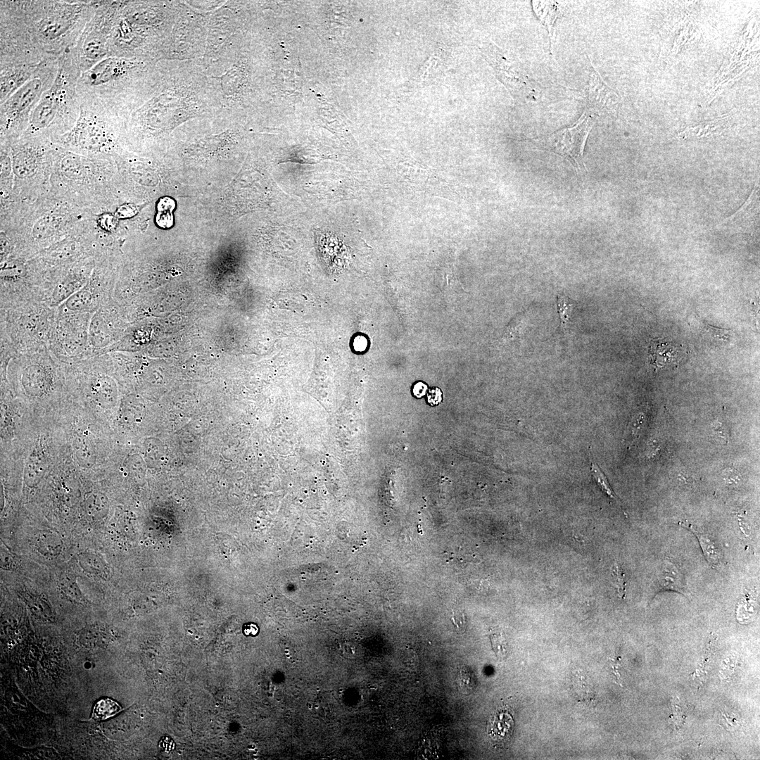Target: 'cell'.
<instances>
[{
    "mask_svg": "<svg viewBox=\"0 0 760 760\" xmlns=\"http://www.w3.org/2000/svg\"><path fill=\"white\" fill-rule=\"evenodd\" d=\"M103 105L119 129L144 133L217 120L220 110L201 62L194 61H158L140 82Z\"/></svg>",
    "mask_w": 760,
    "mask_h": 760,
    "instance_id": "cell-1",
    "label": "cell"
},
{
    "mask_svg": "<svg viewBox=\"0 0 760 760\" xmlns=\"http://www.w3.org/2000/svg\"><path fill=\"white\" fill-rule=\"evenodd\" d=\"M182 7L177 1H115L109 56L163 60Z\"/></svg>",
    "mask_w": 760,
    "mask_h": 760,
    "instance_id": "cell-2",
    "label": "cell"
},
{
    "mask_svg": "<svg viewBox=\"0 0 760 760\" xmlns=\"http://www.w3.org/2000/svg\"><path fill=\"white\" fill-rule=\"evenodd\" d=\"M96 1H1L46 58L74 47L92 17Z\"/></svg>",
    "mask_w": 760,
    "mask_h": 760,
    "instance_id": "cell-3",
    "label": "cell"
},
{
    "mask_svg": "<svg viewBox=\"0 0 760 760\" xmlns=\"http://www.w3.org/2000/svg\"><path fill=\"white\" fill-rule=\"evenodd\" d=\"M2 374L3 384L25 401L48 405L69 398L63 363L49 346L17 353Z\"/></svg>",
    "mask_w": 760,
    "mask_h": 760,
    "instance_id": "cell-4",
    "label": "cell"
},
{
    "mask_svg": "<svg viewBox=\"0 0 760 760\" xmlns=\"http://www.w3.org/2000/svg\"><path fill=\"white\" fill-rule=\"evenodd\" d=\"M81 73L73 47L68 49L58 58L53 84L43 94L30 115L27 135L66 129L75 124L80 110L77 85Z\"/></svg>",
    "mask_w": 760,
    "mask_h": 760,
    "instance_id": "cell-5",
    "label": "cell"
},
{
    "mask_svg": "<svg viewBox=\"0 0 760 760\" xmlns=\"http://www.w3.org/2000/svg\"><path fill=\"white\" fill-rule=\"evenodd\" d=\"M63 365L70 399L96 413L110 416L117 403L118 388L108 353Z\"/></svg>",
    "mask_w": 760,
    "mask_h": 760,
    "instance_id": "cell-6",
    "label": "cell"
},
{
    "mask_svg": "<svg viewBox=\"0 0 760 760\" xmlns=\"http://www.w3.org/2000/svg\"><path fill=\"white\" fill-rule=\"evenodd\" d=\"M157 62L138 58L107 57L81 73L77 94L108 103L140 82Z\"/></svg>",
    "mask_w": 760,
    "mask_h": 760,
    "instance_id": "cell-7",
    "label": "cell"
},
{
    "mask_svg": "<svg viewBox=\"0 0 760 760\" xmlns=\"http://www.w3.org/2000/svg\"><path fill=\"white\" fill-rule=\"evenodd\" d=\"M57 308L30 300L1 308V339L17 353L49 346Z\"/></svg>",
    "mask_w": 760,
    "mask_h": 760,
    "instance_id": "cell-8",
    "label": "cell"
},
{
    "mask_svg": "<svg viewBox=\"0 0 760 760\" xmlns=\"http://www.w3.org/2000/svg\"><path fill=\"white\" fill-rule=\"evenodd\" d=\"M58 66V58L44 61L34 75L1 103V132L8 134L27 127L33 110L55 80Z\"/></svg>",
    "mask_w": 760,
    "mask_h": 760,
    "instance_id": "cell-9",
    "label": "cell"
},
{
    "mask_svg": "<svg viewBox=\"0 0 760 760\" xmlns=\"http://www.w3.org/2000/svg\"><path fill=\"white\" fill-rule=\"evenodd\" d=\"M80 97L79 117L63 142L84 151L110 150L113 134L119 129L115 117L100 101Z\"/></svg>",
    "mask_w": 760,
    "mask_h": 760,
    "instance_id": "cell-10",
    "label": "cell"
},
{
    "mask_svg": "<svg viewBox=\"0 0 760 760\" xmlns=\"http://www.w3.org/2000/svg\"><path fill=\"white\" fill-rule=\"evenodd\" d=\"M208 13L184 2L163 60L201 61L203 59L206 48Z\"/></svg>",
    "mask_w": 760,
    "mask_h": 760,
    "instance_id": "cell-11",
    "label": "cell"
},
{
    "mask_svg": "<svg viewBox=\"0 0 760 760\" xmlns=\"http://www.w3.org/2000/svg\"><path fill=\"white\" fill-rule=\"evenodd\" d=\"M91 315L57 308L49 347L61 362L69 363L94 355L89 341Z\"/></svg>",
    "mask_w": 760,
    "mask_h": 760,
    "instance_id": "cell-12",
    "label": "cell"
},
{
    "mask_svg": "<svg viewBox=\"0 0 760 760\" xmlns=\"http://www.w3.org/2000/svg\"><path fill=\"white\" fill-rule=\"evenodd\" d=\"M593 124V117L584 111L573 126L531 140L530 144L538 148L555 153L582 170L585 168L583 158L584 147Z\"/></svg>",
    "mask_w": 760,
    "mask_h": 760,
    "instance_id": "cell-13",
    "label": "cell"
},
{
    "mask_svg": "<svg viewBox=\"0 0 760 760\" xmlns=\"http://www.w3.org/2000/svg\"><path fill=\"white\" fill-rule=\"evenodd\" d=\"M122 319L117 301L113 298L92 314L89 327V341L94 355L106 353L118 342Z\"/></svg>",
    "mask_w": 760,
    "mask_h": 760,
    "instance_id": "cell-14",
    "label": "cell"
},
{
    "mask_svg": "<svg viewBox=\"0 0 760 760\" xmlns=\"http://www.w3.org/2000/svg\"><path fill=\"white\" fill-rule=\"evenodd\" d=\"M113 294L110 276L107 273H100L87 281L80 290L58 308L71 312L93 314L114 298Z\"/></svg>",
    "mask_w": 760,
    "mask_h": 760,
    "instance_id": "cell-15",
    "label": "cell"
},
{
    "mask_svg": "<svg viewBox=\"0 0 760 760\" xmlns=\"http://www.w3.org/2000/svg\"><path fill=\"white\" fill-rule=\"evenodd\" d=\"M483 52L495 70L498 77L513 96L537 98L541 87L526 75L514 62L505 58L495 46L490 45L483 49Z\"/></svg>",
    "mask_w": 760,
    "mask_h": 760,
    "instance_id": "cell-16",
    "label": "cell"
},
{
    "mask_svg": "<svg viewBox=\"0 0 760 760\" xmlns=\"http://www.w3.org/2000/svg\"><path fill=\"white\" fill-rule=\"evenodd\" d=\"M40 64L0 66V103L26 83L36 72Z\"/></svg>",
    "mask_w": 760,
    "mask_h": 760,
    "instance_id": "cell-17",
    "label": "cell"
},
{
    "mask_svg": "<svg viewBox=\"0 0 760 760\" xmlns=\"http://www.w3.org/2000/svg\"><path fill=\"white\" fill-rule=\"evenodd\" d=\"M648 353L650 364L656 369L667 366H677L686 353L682 345L666 341L665 338H652L649 343Z\"/></svg>",
    "mask_w": 760,
    "mask_h": 760,
    "instance_id": "cell-18",
    "label": "cell"
},
{
    "mask_svg": "<svg viewBox=\"0 0 760 760\" xmlns=\"http://www.w3.org/2000/svg\"><path fill=\"white\" fill-rule=\"evenodd\" d=\"M616 94L602 82L595 70L592 71L588 88L587 113L612 110L616 103Z\"/></svg>",
    "mask_w": 760,
    "mask_h": 760,
    "instance_id": "cell-19",
    "label": "cell"
},
{
    "mask_svg": "<svg viewBox=\"0 0 760 760\" xmlns=\"http://www.w3.org/2000/svg\"><path fill=\"white\" fill-rule=\"evenodd\" d=\"M43 448L37 445L25 460L24 481L28 488L38 485L44 477L48 467V458Z\"/></svg>",
    "mask_w": 760,
    "mask_h": 760,
    "instance_id": "cell-20",
    "label": "cell"
},
{
    "mask_svg": "<svg viewBox=\"0 0 760 760\" xmlns=\"http://www.w3.org/2000/svg\"><path fill=\"white\" fill-rule=\"evenodd\" d=\"M659 590H672L686 595L685 577L680 569L669 559H664L657 574Z\"/></svg>",
    "mask_w": 760,
    "mask_h": 760,
    "instance_id": "cell-21",
    "label": "cell"
},
{
    "mask_svg": "<svg viewBox=\"0 0 760 760\" xmlns=\"http://www.w3.org/2000/svg\"><path fill=\"white\" fill-rule=\"evenodd\" d=\"M533 10L540 20L547 25L552 53L555 41V23L559 15L556 2L532 1Z\"/></svg>",
    "mask_w": 760,
    "mask_h": 760,
    "instance_id": "cell-22",
    "label": "cell"
},
{
    "mask_svg": "<svg viewBox=\"0 0 760 760\" xmlns=\"http://www.w3.org/2000/svg\"><path fill=\"white\" fill-rule=\"evenodd\" d=\"M77 557L78 564L87 574L103 579L109 575L108 565L98 555L82 552L78 554Z\"/></svg>",
    "mask_w": 760,
    "mask_h": 760,
    "instance_id": "cell-23",
    "label": "cell"
},
{
    "mask_svg": "<svg viewBox=\"0 0 760 760\" xmlns=\"http://www.w3.org/2000/svg\"><path fill=\"white\" fill-rule=\"evenodd\" d=\"M680 524L683 527H685L690 530L696 536L700 544L703 554L707 562L713 567L718 566L721 562L722 554L719 547H718V545L714 540L713 538L707 533H703L697 531L690 524H685L682 523H680Z\"/></svg>",
    "mask_w": 760,
    "mask_h": 760,
    "instance_id": "cell-24",
    "label": "cell"
},
{
    "mask_svg": "<svg viewBox=\"0 0 760 760\" xmlns=\"http://www.w3.org/2000/svg\"><path fill=\"white\" fill-rule=\"evenodd\" d=\"M38 155L36 147H19L13 156V167L16 173L20 176L21 174L27 175L32 172L37 166Z\"/></svg>",
    "mask_w": 760,
    "mask_h": 760,
    "instance_id": "cell-25",
    "label": "cell"
},
{
    "mask_svg": "<svg viewBox=\"0 0 760 760\" xmlns=\"http://www.w3.org/2000/svg\"><path fill=\"white\" fill-rule=\"evenodd\" d=\"M37 550L46 557H55L62 551L63 541L59 536L48 531L39 533L34 538Z\"/></svg>",
    "mask_w": 760,
    "mask_h": 760,
    "instance_id": "cell-26",
    "label": "cell"
},
{
    "mask_svg": "<svg viewBox=\"0 0 760 760\" xmlns=\"http://www.w3.org/2000/svg\"><path fill=\"white\" fill-rule=\"evenodd\" d=\"M57 587L67 597L73 601L82 602L84 595L77 581L75 574L70 571L60 573L56 579Z\"/></svg>",
    "mask_w": 760,
    "mask_h": 760,
    "instance_id": "cell-27",
    "label": "cell"
},
{
    "mask_svg": "<svg viewBox=\"0 0 760 760\" xmlns=\"http://www.w3.org/2000/svg\"><path fill=\"white\" fill-rule=\"evenodd\" d=\"M84 510L87 516L92 519H101L108 511V499L101 493H92L84 500Z\"/></svg>",
    "mask_w": 760,
    "mask_h": 760,
    "instance_id": "cell-28",
    "label": "cell"
},
{
    "mask_svg": "<svg viewBox=\"0 0 760 760\" xmlns=\"http://www.w3.org/2000/svg\"><path fill=\"white\" fill-rule=\"evenodd\" d=\"M175 201L169 197L161 198L158 204V213L156 215L157 224L163 228H168L173 222L172 211L175 208Z\"/></svg>",
    "mask_w": 760,
    "mask_h": 760,
    "instance_id": "cell-29",
    "label": "cell"
},
{
    "mask_svg": "<svg viewBox=\"0 0 760 760\" xmlns=\"http://www.w3.org/2000/svg\"><path fill=\"white\" fill-rule=\"evenodd\" d=\"M121 710L119 704L108 698L99 701L93 710L92 718L96 720H103L114 716Z\"/></svg>",
    "mask_w": 760,
    "mask_h": 760,
    "instance_id": "cell-30",
    "label": "cell"
},
{
    "mask_svg": "<svg viewBox=\"0 0 760 760\" xmlns=\"http://www.w3.org/2000/svg\"><path fill=\"white\" fill-rule=\"evenodd\" d=\"M591 474L597 483L600 489L611 499L619 502V500L615 493H614L608 480L602 471L599 466L595 462H591L590 465Z\"/></svg>",
    "mask_w": 760,
    "mask_h": 760,
    "instance_id": "cell-31",
    "label": "cell"
},
{
    "mask_svg": "<svg viewBox=\"0 0 760 760\" xmlns=\"http://www.w3.org/2000/svg\"><path fill=\"white\" fill-rule=\"evenodd\" d=\"M557 305L561 322V327L565 333L566 323L569 320L574 305L567 296L564 294H559L557 298Z\"/></svg>",
    "mask_w": 760,
    "mask_h": 760,
    "instance_id": "cell-32",
    "label": "cell"
},
{
    "mask_svg": "<svg viewBox=\"0 0 760 760\" xmlns=\"http://www.w3.org/2000/svg\"><path fill=\"white\" fill-rule=\"evenodd\" d=\"M704 324L706 332L714 343L719 344L728 343L733 336V331L731 329L715 327L706 322H704Z\"/></svg>",
    "mask_w": 760,
    "mask_h": 760,
    "instance_id": "cell-33",
    "label": "cell"
},
{
    "mask_svg": "<svg viewBox=\"0 0 760 760\" xmlns=\"http://www.w3.org/2000/svg\"><path fill=\"white\" fill-rule=\"evenodd\" d=\"M490 641L496 656L500 659H505L508 654V646L502 634L499 633L491 634Z\"/></svg>",
    "mask_w": 760,
    "mask_h": 760,
    "instance_id": "cell-34",
    "label": "cell"
},
{
    "mask_svg": "<svg viewBox=\"0 0 760 760\" xmlns=\"http://www.w3.org/2000/svg\"><path fill=\"white\" fill-rule=\"evenodd\" d=\"M723 478L726 483L734 485L740 482L741 475L735 469L728 468L723 472Z\"/></svg>",
    "mask_w": 760,
    "mask_h": 760,
    "instance_id": "cell-35",
    "label": "cell"
},
{
    "mask_svg": "<svg viewBox=\"0 0 760 760\" xmlns=\"http://www.w3.org/2000/svg\"><path fill=\"white\" fill-rule=\"evenodd\" d=\"M428 403L431 405H437L442 401V392L440 388H433L429 391L427 395Z\"/></svg>",
    "mask_w": 760,
    "mask_h": 760,
    "instance_id": "cell-36",
    "label": "cell"
},
{
    "mask_svg": "<svg viewBox=\"0 0 760 760\" xmlns=\"http://www.w3.org/2000/svg\"><path fill=\"white\" fill-rule=\"evenodd\" d=\"M711 429H712V432L714 433V436L716 438L722 441L723 442H724V441H726V442L728 441L726 431H725V430L723 429V425L719 422H714L712 424V425H711Z\"/></svg>",
    "mask_w": 760,
    "mask_h": 760,
    "instance_id": "cell-37",
    "label": "cell"
},
{
    "mask_svg": "<svg viewBox=\"0 0 760 760\" xmlns=\"http://www.w3.org/2000/svg\"><path fill=\"white\" fill-rule=\"evenodd\" d=\"M427 390V385L423 382L419 381L414 385L412 391L415 397L421 398L426 394Z\"/></svg>",
    "mask_w": 760,
    "mask_h": 760,
    "instance_id": "cell-38",
    "label": "cell"
},
{
    "mask_svg": "<svg viewBox=\"0 0 760 760\" xmlns=\"http://www.w3.org/2000/svg\"><path fill=\"white\" fill-rule=\"evenodd\" d=\"M615 566V569H614V575L616 576V581H617V585L619 586H621L620 588H623V577H622L621 574V572L619 571V569H618V567L616 566Z\"/></svg>",
    "mask_w": 760,
    "mask_h": 760,
    "instance_id": "cell-39",
    "label": "cell"
},
{
    "mask_svg": "<svg viewBox=\"0 0 760 760\" xmlns=\"http://www.w3.org/2000/svg\"><path fill=\"white\" fill-rule=\"evenodd\" d=\"M258 632V628L255 625H249L245 629V633L246 635H255Z\"/></svg>",
    "mask_w": 760,
    "mask_h": 760,
    "instance_id": "cell-40",
    "label": "cell"
}]
</instances>
